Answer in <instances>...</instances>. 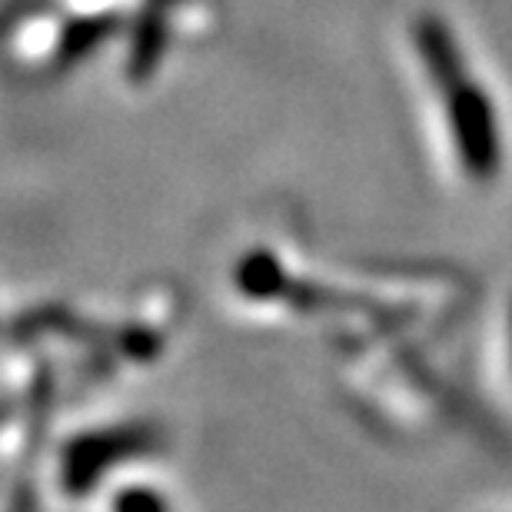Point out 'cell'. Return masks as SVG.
<instances>
[{
  "label": "cell",
  "mask_w": 512,
  "mask_h": 512,
  "mask_svg": "<svg viewBox=\"0 0 512 512\" xmlns=\"http://www.w3.org/2000/svg\"><path fill=\"white\" fill-rule=\"evenodd\" d=\"M416 54L423 64L429 84L443 100V114L449 124V137L463 160V170L473 180H493L503 167V137L493 100L479 87L476 74L469 70L463 47L456 44L453 30L443 17L423 14L416 20Z\"/></svg>",
  "instance_id": "cell-1"
}]
</instances>
